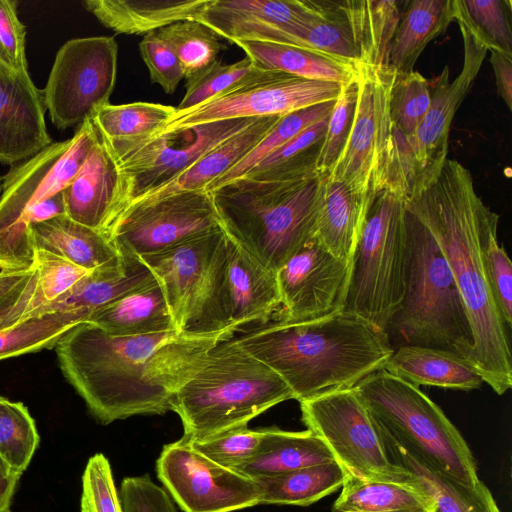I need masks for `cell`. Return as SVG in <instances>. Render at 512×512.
<instances>
[{
  "label": "cell",
  "instance_id": "680465c9",
  "mask_svg": "<svg viewBox=\"0 0 512 512\" xmlns=\"http://www.w3.org/2000/svg\"><path fill=\"white\" fill-rule=\"evenodd\" d=\"M490 63L495 76L496 88L508 109H512V56L490 51Z\"/></svg>",
  "mask_w": 512,
  "mask_h": 512
},
{
  "label": "cell",
  "instance_id": "74e56055",
  "mask_svg": "<svg viewBox=\"0 0 512 512\" xmlns=\"http://www.w3.org/2000/svg\"><path fill=\"white\" fill-rule=\"evenodd\" d=\"M344 478L342 467L330 462L255 481L260 504L309 506L341 488Z\"/></svg>",
  "mask_w": 512,
  "mask_h": 512
},
{
  "label": "cell",
  "instance_id": "ab89813d",
  "mask_svg": "<svg viewBox=\"0 0 512 512\" xmlns=\"http://www.w3.org/2000/svg\"><path fill=\"white\" fill-rule=\"evenodd\" d=\"M84 310L44 313L0 330V360L54 348L76 325L87 322Z\"/></svg>",
  "mask_w": 512,
  "mask_h": 512
},
{
  "label": "cell",
  "instance_id": "44dd1931",
  "mask_svg": "<svg viewBox=\"0 0 512 512\" xmlns=\"http://www.w3.org/2000/svg\"><path fill=\"white\" fill-rule=\"evenodd\" d=\"M45 111L42 90L28 71L14 72L0 62V163L13 166L52 143Z\"/></svg>",
  "mask_w": 512,
  "mask_h": 512
},
{
  "label": "cell",
  "instance_id": "f5cc1de1",
  "mask_svg": "<svg viewBox=\"0 0 512 512\" xmlns=\"http://www.w3.org/2000/svg\"><path fill=\"white\" fill-rule=\"evenodd\" d=\"M33 266L38 274V288L43 301L40 308L66 295L91 272L43 250H34Z\"/></svg>",
  "mask_w": 512,
  "mask_h": 512
},
{
  "label": "cell",
  "instance_id": "be15d7a7",
  "mask_svg": "<svg viewBox=\"0 0 512 512\" xmlns=\"http://www.w3.org/2000/svg\"><path fill=\"white\" fill-rule=\"evenodd\" d=\"M0 192H1V179H0Z\"/></svg>",
  "mask_w": 512,
  "mask_h": 512
},
{
  "label": "cell",
  "instance_id": "bcb514c9",
  "mask_svg": "<svg viewBox=\"0 0 512 512\" xmlns=\"http://www.w3.org/2000/svg\"><path fill=\"white\" fill-rule=\"evenodd\" d=\"M429 83L417 71L395 73L389 93V114L392 126L408 138H411L424 116L430 102Z\"/></svg>",
  "mask_w": 512,
  "mask_h": 512
},
{
  "label": "cell",
  "instance_id": "3957f363",
  "mask_svg": "<svg viewBox=\"0 0 512 512\" xmlns=\"http://www.w3.org/2000/svg\"><path fill=\"white\" fill-rule=\"evenodd\" d=\"M234 341L273 370L299 402L355 387L392 355L386 331L345 310L305 321L277 319Z\"/></svg>",
  "mask_w": 512,
  "mask_h": 512
},
{
  "label": "cell",
  "instance_id": "60d3db41",
  "mask_svg": "<svg viewBox=\"0 0 512 512\" xmlns=\"http://www.w3.org/2000/svg\"><path fill=\"white\" fill-rule=\"evenodd\" d=\"M174 111L175 107L159 103H109L98 108L91 120L108 140H135L154 134L165 125Z\"/></svg>",
  "mask_w": 512,
  "mask_h": 512
},
{
  "label": "cell",
  "instance_id": "4316f807",
  "mask_svg": "<svg viewBox=\"0 0 512 512\" xmlns=\"http://www.w3.org/2000/svg\"><path fill=\"white\" fill-rule=\"evenodd\" d=\"M87 322L115 336L178 332L164 291L156 277L92 312Z\"/></svg>",
  "mask_w": 512,
  "mask_h": 512
},
{
  "label": "cell",
  "instance_id": "ac0fdd59",
  "mask_svg": "<svg viewBox=\"0 0 512 512\" xmlns=\"http://www.w3.org/2000/svg\"><path fill=\"white\" fill-rule=\"evenodd\" d=\"M350 266L314 238L277 271L285 321H305L342 310Z\"/></svg>",
  "mask_w": 512,
  "mask_h": 512
},
{
  "label": "cell",
  "instance_id": "277c9868",
  "mask_svg": "<svg viewBox=\"0 0 512 512\" xmlns=\"http://www.w3.org/2000/svg\"><path fill=\"white\" fill-rule=\"evenodd\" d=\"M321 175L293 181L247 177L210 190L221 227L276 272L316 236Z\"/></svg>",
  "mask_w": 512,
  "mask_h": 512
},
{
  "label": "cell",
  "instance_id": "7a4b0ae2",
  "mask_svg": "<svg viewBox=\"0 0 512 512\" xmlns=\"http://www.w3.org/2000/svg\"><path fill=\"white\" fill-rule=\"evenodd\" d=\"M404 205L431 234L459 289L472 332L469 363L496 394H504L512 385L510 344L485 264L499 215L477 194L470 171L449 158L413 185Z\"/></svg>",
  "mask_w": 512,
  "mask_h": 512
},
{
  "label": "cell",
  "instance_id": "52a82bcc",
  "mask_svg": "<svg viewBox=\"0 0 512 512\" xmlns=\"http://www.w3.org/2000/svg\"><path fill=\"white\" fill-rule=\"evenodd\" d=\"M381 429L437 472L465 485L481 481L470 448L418 386L379 370L355 386Z\"/></svg>",
  "mask_w": 512,
  "mask_h": 512
},
{
  "label": "cell",
  "instance_id": "db71d44e",
  "mask_svg": "<svg viewBox=\"0 0 512 512\" xmlns=\"http://www.w3.org/2000/svg\"><path fill=\"white\" fill-rule=\"evenodd\" d=\"M139 50L152 83L159 84L167 94H173L185 78L182 66L169 43L157 31L144 35Z\"/></svg>",
  "mask_w": 512,
  "mask_h": 512
},
{
  "label": "cell",
  "instance_id": "c3c4849f",
  "mask_svg": "<svg viewBox=\"0 0 512 512\" xmlns=\"http://www.w3.org/2000/svg\"><path fill=\"white\" fill-rule=\"evenodd\" d=\"M42 305L34 266L29 270L0 271V330L36 316Z\"/></svg>",
  "mask_w": 512,
  "mask_h": 512
},
{
  "label": "cell",
  "instance_id": "7c38bea8",
  "mask_svg": "<svg viewBox=\"0 0 512 512\" xmlns=\"http://www.w3.org/2000/svg\"><path fill=\"white\" fill-rule=\"evenodd\" d=\"M393 76L389 67L358 66L353 124L342 153L328 173L368 198H374L388 182L392 151L389 93Z\"/></svg>",
  "mask_w": 512,
  "mask_h": 512
},
{
  "label": "cell",
  "instance_id": "d4e9b609",
  "mask_svg": "<svg viewBox=\"0 0 512 512\" xmlns=\"http://www.w3.org/2000/svg\"><path fill=\"white\" fill-rule=\"evenodd\" d=\"M384 371L415 386L470 391L484 383L482 377L460 354L442 348L402 345L393 351Z\"/></svg>",
  "mask_w": 512,
  "mask_h": 512
},
{
  "label": "cell",
  "instance_id": "6125c7cd",
  "mask_svg": "<svg viewBox=\"0 0 512 512\" xmlns=\"http://www.w3.org/2000/svg\"><path fill=\"white\" fill-rule=\"evenodd\" d=\"M4 512H11V511H10V509H8V510H6V511H4Z\"/></svg>",
  "mask_w": 512,
  "mask_h": 512
},
{
  "label": "cell",
  "instance_id": "b9f144b4",
  "mask_svg": "<svg viewBox=\"0 0 512 512\" xmlns=\"http://www.w3.org/2000/svg\"><path fill=\"white\" fill-rule=\"evenodd\" d=\"M335 101L319 103L281 116L262 140L234 167L212 182L208 191L244 176L265 157L312 124L328 117Z\"/></svg>",
  "mask_w": 512,
  "mask_h": 512
},
{
  "label": "cell",
  "instance_id": "f6af8a7d",
  "mask_svg": "<svg viewBox=\"0 0 512 512\" xmlns=\"http://www.w3.org/2000/svg\"><path fill=\"white\" fill-rule=\"evenodd\" d=\"M455 11L488 50L512 56L509 0H455Z\"/></svg>",
  "mask_w": 512,
  "mask_h": 512
},
{
  "label": "cell",
  "instance_id": "e575fe53",
  "mask_svg": "<svg viewBox=\"0 0 512 512\" xmlns=\"http://www.w3.org/2000/svg\"><path fill=\"white\" fill-rule=\"evenodd\" d=\"M280 117V115H273L257 118L244 130L213 148L177 178L140 199L182 191L207 190L212 182L241 161L262 140Z\"/></svg>",
  "mask_w": 512,
  "mask_h": 512
},
{
  "label": "cell",
  "instance_id": "5b68a950",
  "mask_svg": "<svg viewBox=\"0 0 512 512\" xmlns=\"http://www.w3.org/2000/svg\"><path fill=\"white\" fill-rule=\"evenodd\" d=\"M294 399L288 385L234 339L219 341L178 389L172 411L184 436L202 440L245 427L271 407Z\"/></svg>",
  "mask_w": 512,
  "mask_h": 512
},
{
  "label": "cell",
  "instance_id": "d6a6232c",
  "mask_svg": "<svg viewBox=\"0 0 512 512\" xmlns=\"http://www.w3.org/2000/svg\"><path fill=\"white\" fill-rule=\"evenodd\" d=\"M382 434L392 462L407 469L420 483L433 501L434 512H500L492 493L482 481L475 487L465 486L431 468L383 430Z\"/></svg>",
  "mask_w": 512,
  "mask_h": 512
},
{
  "label": "cell",
  "instance_id": "681fc988",
  "mask_svg": "<svg viewBox=\"0 0 512 512\" xmlns=\"http://www.w3.org/2000/svg\"><path fill=\"white\" fill-rule=\"evenodd\" d=\"M358 94L357 75L345 85L328 117L324 139L317 159V172L330 173L342 153L353 124Z\"/></svg>",
  "mask_w": 512,
  "mask_h": 512
},
{
  "label": "cell",
  "instance_id": "6f0895ef",
  "mask_svg": "<svg viewBox=\"0 0 512 512\" xmlns=\"http://www.w3.org/2000/svg\"><path fill=\"white\" fill-rule=\"evenodd\" d=\"M16 6L14 0H0V62L14 72H23L28 71L26 32Z\"/></svg>",
  "mask_w": 512,
  "mask_h": 512
},
{
  "label": "cell",
  "instance_id": "e0dca14e",
  "mask_svg": "<svg viewBox=\"0 0 512 512\" xmlns=\"http://www.w3.org/2000/svg\"><path fill=\"white\" fill-rule=\"evenodd\" d=\"M92 120L74 135L51 143L29 159L13 165L1 182L0 239L34 204L63 191L81 170L97 142Z\"/></svg>",
  "mask_w": 512,
  "mask_h": 512
},
{
  "label": "cell",
  "instance_id": "ee69618b",
  "mask_svg": "<svg viewBox=\"0 0 512 512\" xmlns=\"http://www.w3.org/2000/svg\"><path fill=\"white\" fill-rule=\"evenodd\" d=\"M174 50L186 79L205 69L227 49L220 37L196 20H184L157 30Z\"/></svg>",
  "mask_w": 512,
  "mask_h": 512
},
{
  "label": "cell",
  "instance_id": "ffe728a7",
  "mask_svg": "<svg viewBox=\"0 0 512 512\" xmlns=\"http://www.w3.org/2000/svg\"><path fill=\"white\" fill-rule=\"evenodd\" d=\"M313 8L311 0H209L196 21L231 43L285 44L287 32L304 22Z\"/></svg>",
  "mask_w": 512,
  "mask_h": 512
},
{
  "label": "cell",
  "instance_id": "30bf717a",
  "mask_svg": "<svg viewBox=\"0 0 512 512\" xmlns=\"http://www.w3.org/2000/svg\"><path fill=\"white\" fill-rule=\"evenodd\" d=\"M256 119L207 122L135 140L111 141L104 137L122 174L123 211L134 201L177 178L213 148L244 130Z\"/></svg>",
  "mask_w": 512,
  "mask_h": 512
},
{
  "label": "cell",
  "instance_id": "9a60e30c",
  "mask_svg": "<svg viewBox=\"0 0 512 512\" xmlns=\"http://www.w3.org/2000/svg\"><path fill=\"white\" fill-rule=\"evenodd\" d=\"M219 226L210 191H182L131 203L108 237L121 255L140 257Z\"/></svg>",
  "mask_w": 512,
  "mask_h": 512
},
{
  "label": "cell",
  "instance_id": "83f0119b",
  "mask_svg": "<svg viewBox=\"0 0 512 512\" xmlns=\"http://www.w3.org/2000/svg\"><path fill=\"white\" fill-rule=\"evenodd\" d=\"M116 265L91 271L66 295L43 306L38 315L84 310L90 313L112 303L130 291L155 279L148 266L136 255H122Z\"/></svg>",
  "mask_w": 512,
  "mask_h": 512
},
{
  "label": "cell",
  "instance_id": "5bb4252c",
  "mask_svg": "<svg viewBox=\"0 0 512 512\" xmlns=\"http://www.w3.org/2000/svg\"><path fill=\"white\" fill-rule=\"evenodd\" d=\"M337 83L261 70L229 90L190 109L177 111L154 134L227 119L260 118L335 101ZM152 134V135H154Z\"/></svg>",
  "mask_w": 512,
  "mask_h": 512
},
{
  "label": "cell",
  "instance_id": "d6986e66",
  "mask_svg": "<svg viewBox=\"0 0 512 512\" xmlns=\"http://www.w3.org/2000/svg\"><path fill=\"white\" fill-rule=\"evenodd\" d=\"M464 43V62L459 75L449 81L445 66L431 94L429 109L411 138L418 170L416 182L439 169L448 158L449 132L452 120L480 71L488 49L466 22L455 13ZM415 182V183H416Z\"/></svg>",
  "mask_w": 512,
  "mask_h": 512
},
{
  "label": "cell",
  "instance_id": "7402d4cb",
  "mask_svg": "<svg viewBox=\"0 0 512 512\" xmlns=\"http://www.w3.org/2000/svg\"><path fill=\"white\" fill-rule=\"evenodd\" d=\"M96 130L98 138L94 148L62 192L70 219L108 236L123 211V179L110 145Z\"/></svg>",
  "mask_w": 512,
  "mask_h": 512
},
{
  "label": "cell",
  "instance_id": "cb8c5ba5",
  "mask_svg": "<svg viewBox=\"0 0 512 512\" xmlns=\"http://www.w3.org/2000/svg\"><path fill=\"white\" fill-rule=\"evenodd\" d=\"M374 198L321 174L316 240L351 268L360 233Z\"/></svg>",
  "mask_w": 512,
  "mask_h": 512
},
{
  "label": "cell",
  "instance_id": "8fae6325",
  "mask_svg": "<svg viewBox=\"0 0 512 512\" xmlns=\"http://www.w3.org/2000/svg\"><path fill=\"white\" fill-rule=\"evenodd\" d=\"M225 243L226 233L219 226L140 256L160 283L179 333L217 334L211 331L210 308Z\"/></svg>",
  "mask_w": 512,
  "mask_h": 512
},
{
  "label": "cell",
  "instance_id": "9c48e42d",
  "mask_svg": "<svg viewBox=\"0 0 512 512\" xmlns=\"http://www.w3.org/2000/svg\"><path fill=\"white\" fill-rule=\"evenodd\" d=\"M302 421L331 451L345 474L407 480L411 473L392 462L381 427L355 387L300 402Z\"/></svg>",
  "mask_w": 512,
  "mask_h": 512
},
{
  "label": "cell",
  "instance_id": "7dc6e473",
  "mask_svg": "<svg viewBox=\"0 0 512 512\" xmlns=\"http://www.w3.org/2000/svg\"><path fill=\"white\" fill-rule=\"evenodd\" d=\"M261 70L247 56L232 64H223L216 60L186 79V92L175 109L182 111L197 106L231 89Z\"/></svg>",
  "mask_w": 512,
  "mask_h": 512
},
{
  "label": "cell",
  "instance_id": "8992f818",
  "mask_svg": "<svg viewBox=\"0 0 512 512\" xmlns=\"http://www.w3.org/2000/svg\"><path fill=\"white\" fill-rule=\"evenodd\" d=\"M408 241L405 292L388 327L405 344L452 350L469 362L472 332L451 270L426 227L404 205Z\"/></svg>",
  "mask_w": 512,
  "mask_h": 512
},
{
  "label": "cell",
  "instance_id": "6da1fadb",
  "mask_svg": "<svg viewBox=\"0 0 512 512\" xmlns=\"http://www.w3.org/2000/svg\"><path fill=\"white\" fill-rule=\"evenodd\" d=\"M232 334L115 336L82 322L54 348L68 382L94 417L109 424L172 411L178 389L200 368L209 350Z\"/></svg>",
  "mask_w": 512,
  "mask_h": 512
},
{
  "label": "cell",
  "instance_id": "603a6c76",
  "mask_svg": "<svg viewBox=\"0 0 512 512\" xmlns=\"http://www.w3.org/2000/svg\"><path fill=\"white\" fill-rule=\"evenodd\" d=\"M220 299L225 323L234 332L249 323H267L281 307L276 272L228 235Z\"/></svg>",
  "mask_w": 512,
  "mask_h": 512
},
{
  "label": "cell",
  "instance_id": "f546056e",
  "mask_svg": "<svg viewBox=\"0 0 512 512\" xmlns=\"http://www.w3.org/2000/svg\"><path fill=\"white\" fill-rule=\"evenodd\" d=\"M330 462H336L331 451L312 431L271 427L257 453L234 470L258 480Z\"/></svg>",
  "mask_w": 512,
  "mask_h": 512
},
{
  "label": "cell",
  "instance_id": "f907efd6",
  "mask_svg": "<svg viewBox=\"0 0 512 512\" xmlns=\"http://www.w3.org/2000/svg\"><path fill=\"white\" fill-rule=\"evenodd\" d=\"M266 428L247 426L229 430L202 440H190L192 446L212 461L236 469L257 453L265 437Z\"/></svg>",
  "mask_w": 512,
  "mask_h": 512
},
{
  "label": "cell",
  "instance_id": "816d5d0a",
  "mask_svg": "<svg viewBox=\"0 0 512 512\" xmlns=\"http://www.w3.org/2000/svg\"><path fill=\"white\" fill-rule=\"evenodd\" d=\"M81 512H123L109 460L102 453L91 456L84 469Z\"/></svg>",
  "mask_w": 512,
  "mask_h": 512
},
{
  "label": "cell",
  "instance_id": "8d00e7d4",
  "mask_svg": "<svg viewBox=\"0 0 512 512\" xmlns=\"http://www.w3.org/2000/svg\"><path fill=\"white\" fill-rule=\"evenodd\" d=\"M285 44L359 66V55L340 1H314L309 17L288 31Z\"/></svg>",
  "mask_w": 512,
  "mask_h": 512
},
{
  "label": "cell",
  "instance_id": "836d02e7",
  "mask_svg": "<svg viewBox=\"0 0 512 512\" xmlns=\"http://www.w3.org/2000/svg\"><path fill=\"white\" fill-rule=\"evenodd\" d=\"M340 4L351 28L359 65L388 67L391 42L408 1L344 0Z\"/></svg>",
  "mask_w": 512,
  "mask_h": 512
},
{
  "label": "cell",
  "instance_id": "ba28073f",
  "mask_svg": "<svg viewBox=\"0 0 512 512\" xmlns=\"http://www.w3.org/2000/svg\"><path fill=\"white\" fill-rule=\"evenodd\" d=\"M404 197L394 188L375 195L352 259L343 306L383 331L405 292L408 241Z\"/></svg>",
  "mask_w": 512,
  "mask_h": 512
},
{
  "label": "cell",
  "instance_id": "484cf974",
  "mask_svg": "<svg viewBox=\"0 0 512 512\" xmlns=\"http://www.w3.org/2000/svg\"><path fill=\"white\" fill-rule=\"evenodd\" d=\"M28 234L33 251H47L89 271L123 260L107 235L67 215L31 224Z\"/></svg>",
  "mask_w": 512,
  "mask_h": 512
},
{
  "label": "cell",
  "instance_id": "7bdbcfd3",
  "mask_svg": "<svg viewBox=\"0 0 512 512\" xmlns=\"http://www.w3.org/2000/svg\"><path fill=\"white\" fill-rule=\"evenodd\" d=\"M39 442L35 421L27 407L0 396V461L22 475Z\"/></svg>",
  "mask_w": 512,
  "mask_h": 512
},
{
  "label": "cell",
  "instance_id": "4fadbf2b",
  "mask_svg": "<svg viewBox=\"0 0 512 512\" xmlns=\"http://www.w3.org/2000/svg\"><path fill=\"white\" fill-rule=\"evenodd\" d=\"M117 59L114 37L75 38L61 46L42 90L46 110L57 128L79 126L109 104Z\"/></svg>",
  "mask_w": 512,
  "mask_h": 512
},
{
  "label": "cell",
  "instance_id": "9f6ffc18",
  "mask_svg": "<svg viewBox=\"0 0 512 512\" xmlns=\"http://www.w3.org/2000/svg\"><path fill=\"white\" fill-rule=\"evenodd\" d=\"M119 497L123 512H177L168 492L148 475L124 478Z\"/></svg>",
  "mask_w": 512,
  "mask_h": 512
},
{
  "label": "cell",
  "instance_id": "94428289",
  "mask_svg": "<svg viewBox=\"0 0 512 512\" xmlns=\"http://www.w3.org/2000/svg\"><path fill=\"white\" fill-rule=\"evenodd\" d=\"M0 466H6L5 464H3L1 461H0ZM7 467V466H6Z\"/></svg>",
  "mask_w": 512,
  "mask_h": 512
},
{
  "label": "cell",
  "instance_id": "f35d334b",
  "mask_svg": "<svg viewBox=\"0 0 512 512\" xmlns=\"http://www.w3.org/2000/svg\"><path fill=\"white\" fill-rule=\"evenodd\" d=\"M328 117L307 127L242 177L260 181H293L320 175L316 164Z\"/></svg>",
  "mask_w": 512,
  "mask_h": 512
},
{
  "label": "cell",
  "instance_id": "f1b7e54d",
  "mask_svg": "<svg viewBox=\"0 0 512 512\" xmlns=\"http://www.w3.org/2000/svg\"><path fill=\"white\" fill-rule=\"evenodd\" d=\"M209 0H86L84 7L120 34H147L184 20H197Z\"/></svg>",
  "mask_w": 512,
  "mask_h": 512
},
{
  "label": "cell",
  "instance_id": "2e32d148",
  "mask_svg": "<svg viewBox=\"0 0 512 512\" xmlns=\"http://www.w3.org/2000/svg\"><path fill=\"white\" fill-rule=\"evenodd\" d=\"M156 470L184 512H233L260 504L255 480L212 461L184 435L163 447Z\"/></svg>",
  "mask_w": 512,
  "mask_h": 512
},
{
  "label": "cell",
  "instance_id": "91938a15",
  "mask_svg": "<svg viewBox=\"0 0 512 512\" xmlns=\"http://www.w3.org/2000/svg\"><path fill=\"white\" fill-rule=\"evenodd\" d=\"M21 475L6 466H0V512L10 509Z\"/></svg>",
  "mask_w": 512,
  "mask_h": 512
},
{
  "label": "cell",
  "instance_id": "d590c367",
  "mask_svg": "<svg viewBox=\"0 0 512 512\" xmlns=\"http://www.w3.org/2000/svg\"><path fill=\"white\" fill-rule=\"evenodd\" d=\"M234 44L262 70L280 71L339 85L347 84L357 75L356 67L302 47L258 41H239Z\"/></svg>",
  "mask_w": 512,
  "mask_h": 512
},
{
  "label": "cell",
  "instance_id": "1f68e13d",
  "mask_svg": "<svg viewBox=\"0 0 512 512\" xmlns=\"http://www.w3.org/2000/svg\"><path fill=\"white\" fill-rule=\"evenodd\" d=\"M455 21V0H411L391 42L388 67L410 73L426 46Z\"/></svg>",
  "mask_w": 512,
  "mask_h": 512
},
{
  "label": "cell",
  "instance_id": "11a10c76",
  "mask_svg": "<svg viewBox=\"0 0 512 512\" xmlns=\"http://www.w3.org/2000/svg\"><path fill=\"white\" fill-rule=\"evenodd\" d=\"M488 284L495 304L508 327L512 323V264L497 235L485 248Z\"/></svg>",
  "mask_w": 512,
  "mask_h": 512
},
{
  "label": "cell",
  "instance_id": "4dcf8cb0",
  "mask_svg": "<svg viewBox=\"0 0 512 512\" xmlns=\"http://www.w3.org/2000/svg\"><path fill=\"white\" fill-rule=\"evenodd\" d=\"M332 512H434V504L412 474L407 480L345 474Z\"/></svg>",
  "mask_w": 512,
  "mask_h": 512
}]
</instances>
